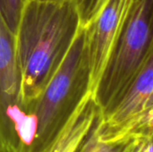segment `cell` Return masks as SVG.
Returning <instances> with one entry per match:
<instances>
[{"label":"cell","mask_w":153,"mask_h":152,"mask_svg":"<svg viewBox=\"0 0 153 152\" xmlns=\"http://www.w3.org/2000/svg\"><path fill=\"white\" fill-rule=\"evenodd\" d=\"M81 27L74 0H25L14 39L26 110L61 66Z\"/></svg>","instance_id":"obj_1"},{"label":"cell","mask_w":153,"mask_h":152,"mask_svg":"<svg viewBox=\"0 0 153 152\" xmlns=\"http://www.w3.org/2000/svg\"><path fill=\"white\" fill-rule=\"evenodd\" d=\"M91 93V65L85 27L82 26L59 69L27 107L33 127V140L27 152L47 151Z\"/></svg>","instance_id":"obj_2"},{"label":"cell","mask_w":153,"mask_h":152,"mask_svg":"<svg viewBox=\"0 0 153 152\" xmlns=\"http://www.w3.org/2000/svg\"><path fill=\"white\" fill-rule=\"evenodd\" d=\"M153 53V0H133L92 92L100 114L126 90Z\"/></svg>","instance_id":"obj_3"},{"label":"cell","mask_w":153,"mask_h":152,"mask_svg":"<svg viewBox=\"0 0 153 152\" xmlns=\"http://www.w3.org/2000/svg\"><path fill=\"white\" fill-rule=\"evenodd\" d=\"M33 128L22 96L14 33L0 13V152H27Z\"/></svg>","instance_id":"obj_4"},{"label":"cell","mask_w":153,"mask_h":152,"mask_svg":"<svg viewBox=\"0 0 153 152\" xmlns=\"http://www.w3.org/2000/svg\"><path fill=\"white\" fill-rule=\"evenodd\" d=\"M152 106L153 53L112 107L103 114L100 111L97 125L100 137L119 142L135 118Z\"/></svg>","instance_id":"obj_5"},{"label":"cell","mask_w":153,"mask_h":152,"mask_svg":"<svg viewBox=\"0 0 153 152\" xmlns=\"http://www.w3.org/2000/svg\"><path fill=\"white\" fill-rule=\"evenodd\" d=\"M132 2L133 0H107L95 18L85 26L91 93L117 39Z\"/></svg>","instance_id":"obj_6"},{"label":"cell","mask_w":153,"mask_h":152,"mask_svg":"<svg viewBox=\"0 0 153 152\" xmlns=\"http://www.w3.org/2000/svg\"><path fill=\"white\" fill-rule=\"evenodd\" d=\"M99 115V106L91 93L82 102L46 152H78L94 126Z\"/></svg>","instance_id":"obj_7"},{"label":"cell","mask_w":153,"mask_h":152,"mask_svg":"<svg viewBox=\"0 0 153 152\" xmlns=\"http://www.w3.org/2000/svg\"><path fill=\"white\" fill-rule=\"evenodd\" d=\"M97 122L98 119L78 152H119L122 142H112L103 140L99 133Z\"/></svg>","instance_id":"obj_8"},{"label":"cell","mask_w":153,"mask_h":152,"mask_svg":"<svg viewBox=\"0 0 153 152\" xmlns=\"http://www.w3.org/2000/svg\"><path fill=\"white\" fill-rule=\"evenodd\" d=\"M153 131V106L140 115L127 127L119 142L129 137L143 138Z\"/></svg>","instance_id":"obj_9"},{"label":"cell","mask_w":153,"mask_h":152,"mask_svg":"<svg viewBox=\"0 0 153 152\" xmlns=\"http://www.w3.org/2000/svg\"><path fill=\"white\" fill-rule=\"evenodd\" d=\"M25 0H0V13L9 29L15 33Z\"/></svg>","instance_id":"obj_10"},{"label":"cell","mask_w":153,"mask_h":152,"mask_svg":"<svg viewBox=\"0 0 153 152\" xmlns=\"http://www.w3.org/2000/svg\"><path fill=\"white\" fill-rule=\"evenodd\" d=\"M81 19L82 26H87L99 13L107 0H74Z\"/></svg>","instance_id":"obj_11"},{"label":"cell","mask_w":153,"mask_h":152,"mask_svg":"<svg viewBox=\"0 0 153 152\" xmlns=\"http://www.w3.org/2000/svg\"><path fill=\"white\" fill-rule=\"evenodd\" d=\"M119 152H146L144 141L135 137L126 138L122 142Z\"/></svg>","instance_id":"obj_12"},{"label":"cell","mask_w":153,"mask_h":152,"mask_svg":"<svg viewBox=\"0 0 153 152\" xmlns=\"http://www.w3.org/2000/svg\"><path fill=\"white\" fill-rule=\"evenodd\" d=\"M36 1H57V0H36Z\"/></svg>","instance_id":"obj_13"}]
</instances>
